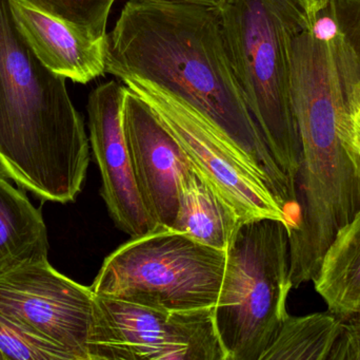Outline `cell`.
Returning a JSON list of instances; mask_svg holds the SVG:
<instances>
[{
	"mask_svg": "<svg viewBox=\"0 0 360 360\" xmlns=\"http://www.w3.org/2000/svg\"><path fill=\"white\" fill-rule=\"evenodd\" d=\"M105 73L141 80L198 112L287 213L297 192L271 152L233 71L220 8L128 0L105 37Z\"/></svg>",
	"mask_w": 360,
	"mask_h": 360,
	"instance_id": "1",
	"label": "cell"
},
{
	"mask_svg": "<svg viewBox=\"0 0 360 360\" xmlns=\"http://www.w3.org/2000/svg\"><path fill=\"white\" fill-rule=\"evenodd\" d=\"M65 76L34 52L0 0V167L44 202H74L90 164V139Z\"/></svg>",
	"mask_w": 360,
	"mask_h": 360,
	"instance_id": "2",
	"label": "cell"
},
{
	"mask_svg": "<svg viewBox=\"0 0 360 360\" xmlns=\"http://www.w3.org/2000/svg\"><path fill=\"white\" fill-rule=\"evenodd\" d=\"M300 4L298 0H226L220 8L241 94L296 192L302 147L292 101L289 40Z\"/></svg>",
	"mask_w": 360,
	"mask_h": 360,
	"instance_id": "3",
	"label": "cell"
},
{
	"mask_svg": "<svg viewBox=\"0 0 360 360\" xmlns=\"http://www.w3.org/2000/svg\"><path fill=\"white\" fill-rule=\"evenodd\" d=\"M289 232L283 221L260 218L240 222L231 238L213 309L226 360H262L289 315Z\"/></svg>",
	"mask_w": 360,
	"mask_h": 360,
	"instance_id": "4",
	"label": "cell"
},
{
	"mask_svg": "<svg viewBox=\"0 0 360 360\" xmlns=\"http://www.w3.org/2000/svg\"><path fill=\"white\" fill-rule=\"evenodd\" d=\"M224 264L226 251L158 228L110 254L90 287L96 296L156 310L214 309Z\"/></svg>",
	"mask_w": 360,
	"mask_h": 360,
	"instance_id": "5",
	"label": "cell"
},
{
	"mask_svg": "<svg viewBox=\"0 0 360 360\" xmlns=\"http://www.w3.org/2000/svg\"><path fill=\"white\" fill-rule=\"evenodd\" d=\"M95 302L91 360H226L213 309L171 312L96 295Z\"/></svg>",
	"mask_w": 360,
	"mask_h": 360,
	"instance_id": "6",
	"label": "cell"
},
{
	"mask_svg": "<svg viewBox=\"0 0 360 360\" xmlns=\"http://www.w3.org/2000/svg\"><path fill=\"white\" fill-rule=\"evenodd\" d=\"M143 99L175 137L192 168L236 213L241 222L279 220L291 230L293 220L238 152L198 112L141 80L124 82Z\"/></svg>",
	"mask_w": 360,
	"mask_h": 360,
	"instance_id": "7",
	"label": "cell"
},
{
	"mask_svg": "<svg viewBox=\"0 0 360 360\" xmlns=\"http://www.w3.org/2000/svg\"><path fill=\"white\" fill-rule=\"evenodd\" d=\"M95 310L91 287L55 270L48 258L0 276V314L70 360H91Z\"/></svg>",
	"mask_w": 360,
	"mask_h": 360,
	"instance_id": "8",
	"label": "cell"
},
{
	"mask_svg": "<svg viewBox=\"0 0 360 360\" xmlns=\"http://www.w3.org/2000/svg\"><path fill=\"white\" fill-rule=\"evenodd\" d=\"M127 87L109 80L89 95L90 146L101 177V194L118 228L131 238L160 226L148 213L137 188L124 127Z\"/></svg>",
	"mask_w": 360,
	"mask_h": 360,
	"instance_id": "9",
	"label": "cell"
},
{
	"mask_svg": "<svg viewBox=\"0 0 360 360\" xmlns=\"http://www.w3.org/2000/svg\"><path fill=\"white\" fill-rule=\"evenodd\" d=\"M124 127L143 204L160 228L171 230L179 209L180 182L192 168L190 161L155 112L128 88Z\"/></svg>",
	"mask_w": 360,
	"mask_h": 360,
	"instance_id": "10",
	"label": "cell"
},
{
	"mask_svg": "<svg viewBox=\"0 0 360 360\" xmlns=\"http://www.w3.org/2000/svg\"><path fill=\"white\" fill-rule=\"evenodd\" d=\"M19 27L40 61L79 84L105 74V38L95 39L23 0H10Z\"/></svg>",
	"mask_w": 360,
	"mask_h": 360,
	"instance_id": "11",
	"label": "cell"
},
{
	"mask_svg": "<svg viewBox=\"0 0 360 360\" xmlns=\"http://www.w3.org/2000/svg\"><path fill=\"white\" fill-rule=\"evenodd\" d=\"M48 230L40 209L17 190L0 167V276L46 259Z\"/></svg>",
	"mask_w": 360,
	"mask_h": 360,
	"instance_id": "12",
	"label": "cell"
},
{
	"mask_svg": "<svg viewBox=\"0 0 360 360\" xmlns=\"http://www.w3.org/2000/svg\"><path fill=\"white\" fill-rule=\"evenodd\" d=\"M313 283L330 312L360 313V209L330 243Z\"/></svg>",
	"mask_w": 360,
	"mask_h": 360,
	"instance_id": "13",
	"label": "cell"
},
{
	"mask_svg": "<svg viewBox=\"0 0 360 360\" xmlns=\"http://www.w3.org/2000/svg\"><path fill=\"white\" fill-rule=\"evenodd\" d=\"M240 220L236 213L191 168L180 182L179 209L171 230L207 247L226 251Z\"/></svg>",
	"mask_w": 360,
	"mask_h": 360,
	"instance_id": "14",
	"label": "cell"
},
{
	"mask_svg": "<svg viewBox=\"0 0 360 360\" xmlns=\"http://www.w3.org/2000/svg\"><path fill=\"white\" fill-rule=\"evenodd\" d=\"M342 329V317L327 311L288 315L262 360H330Z\"/></svg>",
	"mask_w": 360,
	"mask_h": 360,
	"instance_id": "15",
	"label": "cell"
},
{
	"mask_svg": "<svg viewBox=\"0 0 360 360\" xmlns=\"http://www.w3.org/2000/svg\"><path fill=\"white\" fill-rule=\"evenodd\" d=\"M95 39L107 37V23L116 0H23Z\"/></svg>",
	"mask_w": 360,
	"mask_h": 360,
	"instance_id": "16",
	"label": "cell"
},
{
	"mask_svg": "<svg viewBox=\"0 0 360 360\" xmlns=\"http://www.w3.org/2000/svg\"><path fill=\"white\" fill-rule=\"evenodd\" d=\"M0 360H70L61 349L0 314Z\"/></svg>",
	"mask_w": 360,
	"mask_h": 360,
	"instance_id": "17",
	"label": "cell"
},
{
	"mask_svg": "<svg viewBox=\"0 0 360 360\" xmlns=\"http://www.w3.org/2000/svg\"><path fill=\"white\" fill-rule=\"evenodd\" d=\"M345 144L353 166L360 177V77L353 84L349 95Z\"/></svg>",
	"mask_w": 360,
	"mask_h": 360,
	"instance_id": "18",
	"label": "cell"
},
{
	"mask_svg": "<svg viewBox=\"0 0 360 360\" xmlns=\"http://www.w3.org/2000/svg\"><path fill=\"white\" fill-rule=\"evenodd\" d=\"M330 360H360V313L342 317V329Z\"/></svg>",
	"mask_w": 360,
	"mask_h": 360,
	"instance_id": "19",
	"label": "cell"
},
{
	"mask_svg": "<svg viewBox=\"0 0 360 360\" xmlns=\"http://www.w3.org/2000/svg\"><path fill=\"white\" fill-rule=\"evenodd\" d=\"M335 1L338 6L351 10V13L348 14L349 18H351L350 20L345 23L340 19V21L345 31L347 32L351 42L360 54V0H335Z\"/></svg>",
	"mask_w": 360,
	"mask_h": 360,
	"instance_id": "20",
	"label": "cell"
},
{
	"mask_svg": "<svg viewBox=\"0 0 360 360\" xmlns=\"http://www.w3.org/2000/svg\"><path fill=\"white\" fill-rule=\"evenodd\" d=\"M333 0H298L309 15H317L325 10Z\"/></svg>",
	"mask_w": 360,
	"mask_h": 360,
	"instance_id": "21",
	"label": "cell"
},
{
	"mask_svg": "<svg viewBox=\"0 0 360 360\" xmlns=\"http://www.w3.org/2000/svg\"><path fill=\"white\" fill-rule=\"evenodd\" d=\"M158 1L182 2V4H199V6H213L221 8L226 0H158Z\"/></svg>",
	"mask_w": 360,
	"mask_h": 360,
	"instance_id": "22",
	"label": "cell"
}]
</instances>
